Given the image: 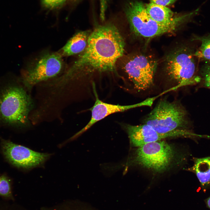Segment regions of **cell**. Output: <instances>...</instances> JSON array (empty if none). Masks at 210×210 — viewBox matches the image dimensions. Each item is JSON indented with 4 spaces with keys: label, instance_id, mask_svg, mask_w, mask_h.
<instances>
[{
    "label": "cell",
    "instance_id": "1",
    "mask_svg": "<svg viewBox=\"0 0 210 210\" xmlns=\"http://www.w3.org/2000/svg\"><path fill=\"white\" fill-rule=\"evenodd\" d=\"M125 43L117 27L112 23L96 26L87 46L78 59L62 75L61 81L68 85L97 72H116V64L123 55Z\"/></svg>",
    "mask_w": 210,
    "mask_h": 210
},
{
    "label": "cell",
    "instance_id": "2",
    "mask_svg": "<svg viewBox=\"0 0 210 210\" xmlns=\"http://www.w3.org/2000/svg\"><path fill=\"white\" fill-rule=\"evenodd\" d=\"M24 88L17 81L0 80V126L21 128L28 125L33 103Z\"/></svg>",
    "mask_w": 210,
    "mask_h": 210
},
{
    "label": "cell",
    "instance_id": "3",
    "mask_svg": "<svg viewBox=\"0 0 210 210\" xmlns=\"http://www.w3.org/2000/svg\"><path fill=\"white\" fill-rule=\"evenodd\" d=\"M124 11L130 30L135 36L150 39L165 34L173 33L184 24L194 17L192 12L181 15L176 20L169 24L159 23L148 13L145 4L136 0H131L125 6Z\"/></svg>",
    "mask_w": 210,
    "mask_h": 210
},
{
    "label": "cell",
    "instance_id": "4",
    "mask_svg": "<svg viewBox=\"0 0 210 210\" xmlns=\"http://www.w3.org/2000/svg\"><path fill=\"white\" fill-rule=\"evenodd\" d=\"M137 148L125 164L126 166L134 164L160 173L170 169L178 157L175 148L164 141L148 143Z\"/></svg>",
    "mask_w": 210,
    "mask_h": 210
},
{
    "label": "cell",
    "instance_id": "5",
    "mask_svg": "<svg viewBox=\"0 0 210 210\" xmlns=\"http://www.w3.org/2000/svg\"><path fill=\"white\" fill-rule=\"evenodd\" d=\"M194 52L190 48L181 46L169 52L165 57L163 71L167 79L178 86L196 84L201 77L197 74Z\"/></svg>",
    "mask_w": 210,
    "mask_h": 210
},
{
    "label": "cell",
    "instance_id": "6",
    "mask_svg": "<svg viewBox=\"0 0 210 210\" xmlns=\"http://www.w3.org/2000/svg\"><path fill=\"white\" fill-rule=\"evenodd\" d=\"M143 123L162 134L188 130L190 125L187 111L183 106L177 101L170 102L166 99L159 101L145 117Z\"/></svg>",
    "mask_w": 210,
    "mask_h": 210
},
{
    "label": "cell",
    "instance_id": "7",
    "mask_svg": "<svg viewBox=\"0 0 210 210\" xmlns=\"http://www.w3.org/2000/svg\"><path fill=\"white\" fill-rule=\"evenodd\" d=\"M64 67L62 57L58 52L44 51L28 63L23 72L22 82L30 91L37 84L58 76Z\"/></svg>",
    "mask_w": 210,
    "mask_h": 210
},
{
    "label": "cell",
    "instance_id": "8",
    "mask_svg": "<svg viewBox=\"0 0 210 210\" xmlns=\"http://www.w3.org/2000/svg\"><path fill=\"white\" fill-rule=\"evenodd\" d=\"M158 65L152 55L139 53L128 56L123 68L134 88L144 91L153 85Z\"/></svg>",
    "mask_w": 210,
    "mask_h": 210
},
{
    "label": "cell",
    "instance_id": "9",
    "mask_svg": "<svg viewBox=\"0 0 210 210\" xmlns=\"http://www.w3.org/2000/svg\"><path fill=\"white\" fill-rule=\"evenodd\" d=\"M1 147L6 159L18 168L29 169L43 164L49 158L48 154L36 152L10 141L2 139Z\"/></svg>",
    "mask_w": 210,
    "mask_h": 210
},
{
    "label": "cell",
    "instance_id": "10",
    "mask_svg": "<svg viewBox=\"0 0 210 210\" xmlns=\"http://www.w3.org/2000/svg\"><path fill=\"white\" fill-rule=\"evenodd\" d=\"M122 126L128 134L131 146L136 147L167 138L189 137L190 134L189 131L186 130L160 133L150 125L145 123L136 125L123 124Z\"/></svg>",
    "mask_w": 210,
    "mask_h": 210
},
{
    "label": "cell",
    "instance_id": "11",
    "mask_svg": "<svg viewBox=\"0 0 210 210\" xmlns=\"http://www.w3.org/2000/svg\"><path fill=\"white\" fill-rule=\"evenodd\" d=\"M94 91L96 99L94 105L89 109L91 112V119L86 125L71 137L72 139H74L79 136L89 129L95 123L109 115L138 107L151 106L156 99L155 97L149 98L140 103L130 105L113 104L106 103L100 100L98 98L95 90Z\"/></svg>",
    "mask_w": 210,
    "mask_h": 210
},
{
    "label": "cell",
    "instance_id": "12",
    "mask_svg": "<svg viewBox=\"0 0 210 210\" xmlns=\"http://www.w3.org/2000/svg\"><path fill=\"white\" fill-rule=\"evenodd\" d=\"M91 32L90 30H85L76 33L58 52L62 57L82 53L87 46Z\"/></svg>",
    "mask_w": 210,
    "mask_h": 210
},
{
    "label": "cell",
    "instance_id": "13",
    "mask_svg": "<svg viewBox=\"0 0 210 210\" xmlns=\"http://www.w3.org/2000/svg\"><path fill=\"white\" fill-rule=\"evenodd\" d=\"M145 7L150 16L160 23L170 24L176 20L180 15L174 16V12L170 9L153 3L145 4Z\"/></svg>",
    "mask_w": 210,
    "mask_h": 210
},
{
    "label": "cell",
    "instance_id": "14",
    "mask_svg": "<svg viewBox=\"0 0 210 210\" xmlns=\"http://www.w3.org/2000/svg\"><path fill=\"white\" fill-rule=\"evenodd\" d=\"M192 169L203 188L210 187V156L195 159Z\"/></svg>",
    "mask_w": 210,
    "mask_h": 210
},
{
    "label": "cell",
    "instance_id": "15",
    "mask_svg": "<svg viewBox=\"0 0 210 210\" xmlns=\"http://www.w3.org/2000/svg\"><path fill=\"white\" fill-rule=\"evenodd\" d=\"M192 40L200 43V46L194 52L195 57L205 64H210V34L202 36L194 35Z\"/></svg>",
    "mask_w": 210,
    "mask_h": 210
},
{
    "label": "cell",
    "instance_id": "16",
    "mask_svg": "<svg viewBox=\"0 0 210 210\" xmlns=\"http://www.w3.org/2000/svg\"><path fill=\"white\" fill-rule=\"evenodd\" d=\"M0 196L8 200H14L10 182L5 175L0 176Z\"/></svg>",
    "mask_w": 210,
    "mask_h": 210
},
{
    "label": "cell",
    "instance_id": "17",
    "mask_svg": "<svg viewBox=\"0 0 210 210\" xmlns=\"http://www.w3.org/2000/svg\"><path fill=\"white\" fill-rule=\"evenodd\" d=\"M41 210H76L74 208L72 202L66 200L54 205L42 207Z\"/></svg>",
    "mask_w": 210,
    "mask_h": 210
},
{
    "label": "cell",
    "instance_id": "18",
    "mask_svg": "<svg viewBox=\"0 0 210 210\" xmlns=\"http://www.w3.org/2000/svg\"><path fill=\"white\" fill-rule=\"evenodd\" d=\"M200 73L205 86L210 89V64H205L201 67Z\"/></svg>",
    "mask_w": 210,
    "mask_h": 210
},
{
    "label": "cell",
    "instance_id": "19",
    "mask_svg": "<svg viewBox=\"0 0 210 210\" xmlns=\"http://www.w3.org/2000/svg\"><path fill=\"white\" fill-rule=\"evenodd\" d=\"M67 0H41L43 5L45 7L53 9L62 6Z\"/></svg>",
    "mask_w": 210,
    "mask_h": 210
},
{
    "label": "cell",
    "instance_id": "20",
    "mask_svg": "<svg viewBox=\"0 0 210 210\" xmlns=\"http://www.w3.org/2000/svg\"><path fill=\"white\" fill-rule=\"evenodd\" d=\"M72 1H77L80 0H71ZM100 5V17L102 20L105 19V14L107 7V0H99Z\"/></svg>",
    "mask_w": 210,
    "mask_h": 210
},
{
    "label": "cell",
    "instance_id": "21",
    "mask_svg": "<svg viewBox=\"0 0 210 210\" xmlns=\"http://www.w3.org/2000/svg\"><path fill=\"white\" fill-rule=\"evenodd\" d=\"M178 0H150V3L165 6L172 4Z\"/></svg>",
    "mask_w": 210,
    "mask_h": 210
},
{
    "label": "cell",
    "instance_id": "22",
    "mask_svg": "<svg viewBox=\"0 0 210 210\" xmlns=\"http://www.w3.org/2000/svg\"><path fill=\"white\" fill-rule=\"evenodd\" d=\"M206 203L208 207L210 209V196L206 200Z\"/></svg>",
    "mask_w": 210,
    "mask_h": 210
},
{
    "label": "cell",
    "instance_id": "23",
    "mask_svg": "<svg viewBox=\"0 0 210 210\" xmlns=\"http://www.w3.org/2000/svg\"><path fill=\"white\" fill-rule=\"evenodd\" d=\"M107 0V1H108V0Z\"/></svg>",
    "mask_w": 210,
    "mask_h": 210
}]
</instances>
